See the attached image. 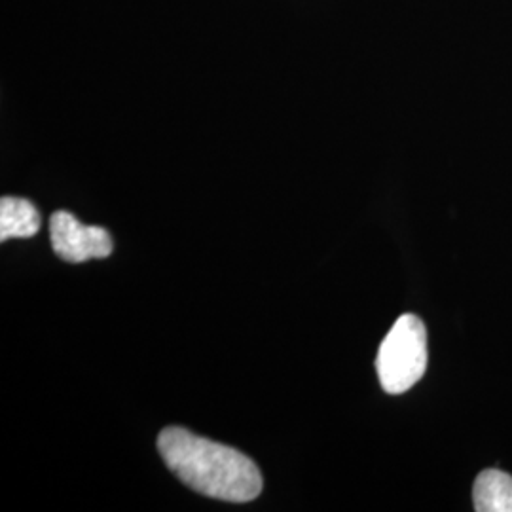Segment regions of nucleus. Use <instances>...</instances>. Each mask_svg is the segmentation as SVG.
Masks as SVG:
<instances>
[{"label":"nucleus","instance_id":"obj_1","mask_svg":"<svg viewBox=\"0 0 512 512\" xmlns=\"http://www.w3.org/2000/svg\"><path fill=\"white\" fill-rule=\"evenodd\" d=\"M165 465L198 494L230 503L253 501L262 492V475L255 461L183 427H167L158 437Z\"/></svg>","mask_w":512,"mask_h":512},{"label":"nucleus","instance_id":"obj_2","mask_svg":"<svg viewBox=\"0 0 512 512\" xmlns=\"http://www.w3.org/2000/svg\"><path fill=\"white\" fill-rule=\"evenodd\" d=\"M427 368V330L420 317L406 313L378 349L376 372L385 393L401 395L420 382Z\"/></svg>","mask_w":512,"mask_h":512},{"label":"nucleus","instance_id":"obj_3","mask_svg":"<svg viewBox=\"0 0 512 512\" xmlns=\"http://www.w3.org/2000/svg\"><path fill=\"white\" fill-rule=\"evenodd\" d=\"M50 239L55 255L73 264L92 258H107L114 249L112 238L105 228L82 224L67 211H57L52 215Z\"/></svg>","mask_w":512,"mask_h":512},{"label":"nucleus","instance_id":"obj_4","mask_svg":"<svg viewBox=\"0 0 512 512\" xmlns=\"http://www.w3.org/2000/svg\"><path fill=\"white\" fill-rule=\"evenodd\" d=\"M40 230V213L29 200L2 198L0 200V241L14 238H33Z\"/></svg>","mask_w":512,"mask_h":512},{"label":"nucleus","instance_id":"obj_5","mask_svg":"<svg viewBox=\"0 0 512 512\" xmlns=\"http://www.w3.org/2000/svg\"><path fill=\"white\" fill-rule=\"evenodd\" d=\"M478 512H512V476L488 469L476 476L473 488Z\"/></svg>","mask_w":512,"mask_h":512}]
</instances>
